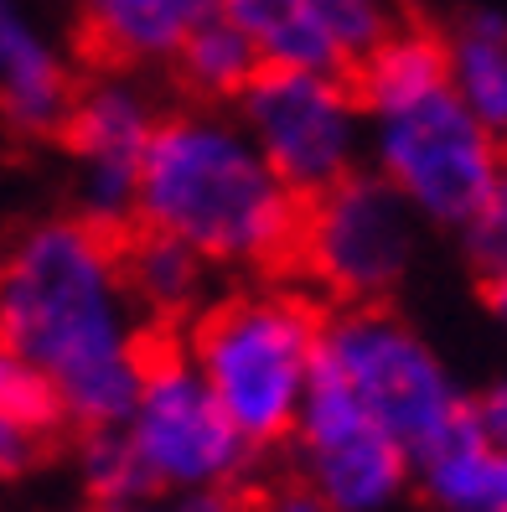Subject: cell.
I'll list each match as a JSON object with an SVG mask.
<instances>
[{
    "instance_id": "cell-5",
    "label": "cell",
    "mask_w": 507,
    "mask_h": 512,
    "mask_svg": "<svg viewBox=\"0 0 507 512\" xmlns=\"http://www.w3.org/2000/svg\"><path fill=\"white\" fill-rule=\"evenodd\" d=\"M316 352L342 373L357 404L409 450V461H420L445 435H456L471 414L466 394L440 368V357L383 306H352L321 321Z\"/></svg>"
},
{
    "instance_id": "cell-2",
    "label": "cell",
    "mask_w": 507,
    "mask_h": 512,
    "mask_svg": "<svg viewBox=\"0 0 507 512\" xmlns=\"http://www.w3.org/2000/svg\"><path fill=\"white\" fill-rule=\"evenodd\" d=\"M135 218L182 238L202 259L290 275L301 197L270 171L259 145L223 119L176 114L161 119L145 145Z\"/></svg>"
},
{
    "instance_id": "cell-13",
    "label": "cell",
    "mask_w": 507,
    "mask_h": 512,
    "mask_svg": "<svg viewBox=\"0 0 507 512\" xmlns=\"http://www.w3.org/2000/svg\"><path fill=\"white\" fill-rule=\"evenodd\" d=\"M223 0H83L78 42L99 68H130L140 57H171L197 21Z\"/></svg>"
},
{
    "instance_id": "cell-14",
    "label": "cell",
    "mask_w": 507,
    "mask_h": 512,
    "mask_svg": "<svg viewBox=\"0 0 507 512\" xmlns=\"http://www.w3.org/2000/svg\"><path fill=\"white\" fill-rule=\"evenodd\" d=\"M114 259H119V285L130 300H140L151 321L176 326L202 295V254L187 249L182 238H171L151 223H125L114 228Z\"/></svg>"
},
{
    "instance_id": "cell-11",
    "label": "cell",
    "mask_w": 507,
    "mask_h": 512,
    "mask_svg": "<svg viewBox=\"0 0 507 512\" xmlns=\"http://www.w3.org/2000/svg\"><path fill=\"white\" fill-rule=\"evenodd\" d=\"M78 99L68 63L32 26L21 0H0V114L21 135H57Z\"/></svg>"
},
{
    "instance_id": "cell-6",
    "label": "cell",
    "mask_w": 507,
    "mask_h": 512,
    "mask_svg": "<svg viewBox=\"0 0 507 512\" xmlns=\"http://www.w3.org/2000/svg\"><path fill=\"white\" fill-rule=\"evenodd\" d=\"M383 176L347 171L316 197H301L290 275L316 280L347 306H378L409 264V213Z\"/></svg>"
},
{
    "instance_id": "cell-9",
    "label": "cell",
    "mask_w": 507,
    "mask_h": 512,
    "mask_svg": "<svg viewBox=\"0 0 507 512\" xmlns=\"http://www.w3.org/2000/svg\"><path fill=\"white\" fill-rule=\"evenodd\" d=\"M238 104H244L259 156L295 197H316L352 171L357 104L342 78L259 63Z\"/></svg>"
},
{
    "instance_id": "cell-3",
    "label": "cell",
    "mask_w": 507,
    "mask_h": 512,
    "mask_svg": "<svg viewBox=\"0 0 507 512\" xmlns=\"http://www.w3.org/2000/svg\"><path fill=\"white\" fill-rule=\"evenodd\" d=\"M321 321L316 300L295 290H238L192 321V368L254 450L290 440Z\"/></svg>"
},
{
    "instance_id": "cell-4",
    "label": "cell",
    "mask_w": 507,
    "mask_h": 512,
    "mask_svg": "<svg viewBox=\"0 0 507 512\" xmlns=\"http://www.w3.org/2000/svg\"><path fill=\"white\" fill-rule=\"evenodd\" d=\"M140 357H145L140 399L119 430L135 445V456H140L145 476L156 481V492L249 481V466L259 450L238 435V425L213 399V388L202 383L192 357L176 342V326L145 321Z\"/></svg>"
},
{
    "instance_id": "cell-12",
    "label": "cell",
    "mask_w": 507,
    "mask_h": 512,
    "mask_svg": "<svg viewBox=\"0 0 507 512\" xmlns=\"http://www.w3.org/2000/svg\"><path fill=\"white\" fill-rule=\"evenodd\" d=\"M347 94L357 109L368 114H394V109H409L440 88H451V42H445L435 26L414 21V26H389L357 63L347 68Z\"/></svg>"
},
{
    "instance_id": "cell-25",
    "label": "cell",
    "mask_w": 507,
    "mask_h": 512,
    "mask_svg": "<svg viewBox=\"0 0 507 512\" xmlns=\"http://www.w3.org/2000/svg\"><path fill=\"white\" fill-rule=\"evenodd\" d=\"M466 404H471V425H476V435H482L492 450H502V456H507V378L492 383V388H482V394L466 399Z\"/></svg>"
},
{
    "instance_id": "cell-8",
    "label": "cell",
    "mask_w": 507,
    "mask_h": 512,
    "mask_svg": "<svg viewBox=\"0 0 507 512\" xmlns=\"http://www.w3.org/2000/svg\"><path fill=\"white\" fill-rule=\"evenodd\" d=\"M290 440L295 461H301V481L332 512H383L399 502L414 476L409 450L357 404V394L321 352L311 363Z\"/></svg>"
},
{
    "instance_id": "cell-26",
    "label": "cell",
    "mask_w": 507,
    "mask_h": 512,
    "mask_svg": "<svg viewBox=\"0 0 507 512\" xmlns=\"http://www.w3.org/2000/svg\"><path fill=\"white\" fill-rule=\"evenodd\" d=\"M259 512H332V507H326L306 481L295 476V481H280V487L259 492Z\"/></svg>"
},
{
    "instance_id": "cell-15",
    "label": "cell",
    "mask_w": 507,
    "mask_h": 512,
    "mask_svg": "<svg viewBox=\"0 0 507 512\" xmlns=\"http://www.w3.org/2000/svg\"><path fill=\"white\" fill-rule=\"evenodd\" d=\"M259 52V63L306 68L326 78H347L352 57L332 37V26L316 16L311 0H223L218 6Z\"/></svg>"
},
{
    "instance_id": "cell-23",
    "label": "cell",
    "mask_w": 507,
    "mask_h": 512,
    "mask_svg": "<svg viewBox=\"0 0 507 512\" xmlns=\"http://www.w3.org/2000/svg\"><path fill=\"white\" fill-rule=\"evenodd\" d=\"M130 512H259V492L233 481V487H176V492H151Z\"/></svg>"
},
{
    "instance_id": "cell-27",
    "label": "cell",
    "mask_w": 507,
    "mask_h": 512,
    "mask_svg": "<svg viewBox=\"0 0 507 512\" xmlns=\"http://www.w3.org/2000/svg\"><path fill=\"white\" fill-rule=\"evenodd\" d=\"M482 290H487V306L502 316V326H507V275H497V280H482Z\"/></svg>"
},
{
    "instance_id": "cell-20",
    "label": "cell",
    "mask_w": 507,
    "mask_h": 512,
    "mask_svg": "<svg viewBox=\"0 0 507 512\" xmlns=\"http://www.w3.org/2000/svg\"><path fill=\"white\" fill-rule=\"evenodd\" d=\"M0 419H16V425L37 430L47 440H57V430L68 425V414H63V404H57V388L47 383V373H37L11 347H0Z\"/></svg>"
},
{
    "instance_id": "cell-24",
    "label": "cell",
    "mask_w": 507,
    "mask_h": 512,
    "mask_svg": "<svg viewBox=\"0 0 507 512\" xmlns=\"http://www.w3.org/2000/svg\"><path fill=\"white\" fill-rule=\"evenodd\" d=\"M47 435H37V430H26V425H16V419H0V481H16V476H26L42 456H47Z\"/></svg>"
},
{
    "instance_id": "cell-10",
    "label": "cell",
    "mask_w": 507,
    "mask_h": 512,
    "mask_svg": "<svg viewBox=\"0 0 507 512\" xmlns=\"http://www.w3.org/2000/svg\"><path fill=\"white\" fill-rule=\"evenodd\" d=\"M156 119L130 88H83L73 99L63 140L73 156L83 161V218L99 228H125L135 223V192H140V161L151 145Z\"/></svg>"
},
{
    "instance_id": "cell-16",
    "label": "cell",
    "mask_w": 507,
    "mask_h": 512,
    "mask_svg": "<svg viewBox=\"0 0 507 512\" xmlns=\"http://www.w3.org/2000/svg\"><path fill=\"white\" fill-rule=\"evenodd\" d=\"M414 476L445 512H507V456L476 435L471 414L456 435H445L414 461Z\"/></svg>"
},
{
    "instance_id": "cell-17",
    "label": "cell",
    "mask_w": 507,
    "mask_h": 512,
    "mask_svg": "<svg viewBox=\"0 0 507 512\" xmlns=\"http://www.w3.org/2000/svg\"><path fill=\"white\" fill-rule=\"evenodd\" d=\"M451 78L461 104L492 135H507V21L497 11H471L451 42Z\"/></svg>"
},
{
    "instance_id": "cell-1",
    "label": "cell",
    "mask_w": 507,
    "mask_h": 512,
    "mask_svg": "<svg viewBox=\"0 0 507 512\" xmlns=\"http://www.w3.org/2000/svg\"><path fill=\"white\" fill-rule=\"evenodd\" d=\"M0 347L47 373L68 425H125L145 357L140 326L125 311L114 228L52 218L16 238L0 259Z\"/></svg>"
},
{
    "instance_id": "cell-19",
    "label": "cell",
    "mask_w": 507,
    "mask_h": 512,
    "mask_svg": "<svg viewBox=\"0 0 507 512\" xmlns=\"http://www.w3.org/2000/svg\"><path fill=\"white\" fill-rule=\"evenodd\" d=\"M78 476H83L88 507H104V512H130L156 492V481L145 476L135 445L125 440L119 425L78 430Z\"/></svg>"
},
{
    "instance_id": "cell-7",
    "label": "cell",
    "mask_w": 507,
    "mask_h": 512,
    "mask_svg": "<svg viewBox=\"0 0 507 512\" xmlns=\"http://www.w3.org/2000/svg\"><path fill=\"white\" fill-rule=\"evenodd\" d=\"M378 161L383 182L409 207L456 228L471 223V213L487 202V192L502 176L497 135L456 99V88H440L420 104L383 114Z\"/></svg>"
},
{
    "instance_id": "cell-18",
    "label": "cell",
    "mask_w": 507,
    "mask_h": 512,
    "mask_svg": "<svg viewBox=\"0 0 507 512\" xmlns=\"http://www.w3.org/2000/svg\"><path fill=\"white\" fill-rule=\"evenodd\" d=\"M171 57H176L182 83L192 88L197 99H238V94H244V83L254 78V68H259L254 42L238 32L223 11L197 21Z\"/></svg>"
},
{
    "instance_id": "cell-21",
    "label": "cell",
    "mask_w": 507,
    "mask_h": 512,
    "mask_svg": "<svg viewBox=\"0 0 507 512\" xmlns=\"http://www.w3.org/2000/svg\"><path fill=\"white\" fill-rule=\"evenodd\" d=\"M466 254H471L482 280L507 275V166L497 176V187L487 192V202L476 207L471 223H466Z\"/></svg>"
},
{
    "instance_id": "cell-22",
    "label": "cell",
    "mask_w": 507,
    "mask_h": 512,
    "mask_svg": "<svg viewBox=\"0 0 507 512\" xmlns=\"http://www.w3.org/2000/svg\"><path fill=\"white\" fill-rule=\"evenodd\" d=\"M311 6L326 26H332V37L342 42V52L352 63L389 32V6H383V0H311Z\"/></svg>"
},
{
    "instance_id": "cell-28",
    "label": "cell",
    "mask_w": 507,
    "mask_h": 512,
    "mask_svg": "<svg viewBox=\"0 0 507 512\" xmlns=\"http://www.w3.org/2000/svg\"><path fill=\"white\" fill-rule=\"evenodd\" d=\"M83 512H104V507H83Z\"/></svg>"
}]
</instances>
